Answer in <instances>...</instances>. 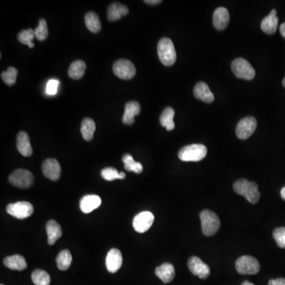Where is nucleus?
<instances>
[{"label":"nucleus","instance_id":"nucleus-9","mask_svg":"<svg viewBox=\"0 0 285 285\" xmlns=\"http://www.w3.org/2000/svg\"><path fill=\"white\" fill-rule=\"evenodd\" d=\"M6 211L17 219H23L29 217L33 214V207L29 202H16L14 204H8Z\"/></svg>","mask_w":285,"mask_h":285},{"label":"nucleus","instance_id":"nucleus-28","mask_svg":"<svg viewBox=\"0 0 285 285\" xmlns=\"http://www.w3.org/2000/svg\"><path fill=\"white\" fill-rule=\"evenodd\" d=\"M86 26L88 27L90 31L92 33H97L101 30V25L98 16L95 12H88L86 14L85 18Z\"/></svg>","mask_w":285,"mask_h":285},{"label":"nucleus","instance_id":"nucleus-1","mask_svg":"<svg viewBox=\"0 0 285 285\" xmlns=\"http://www.w3.org/2000/svg\"><path fill=\"white\" fill-rule=\"evenodd\" d=\"M234 190L236 193L244 196L251 204H256L260 199L261 193L258 185L247 179H240L234 183Z\"/></svg>","mask_w":285,"mask_h":285},{"label":"nucleus","instance_id":"nucleus-18","mask_svg":"<svg viewBox=\"0 0 285 285\" xmlns=\"http://www.w3.org/2000/svg\"><path fill=\"white\" fill-rule=\"evenodd\" d=\"M230 21L228 10L224 7H219L213 14V25L218 30H223L227 27Z\"/></svg>","mask_w":285,"mask_h":285},{"label":"nucleus","instance_id":"nucleus-44","mask_svg":"<svg viewBox=\"0 0 285 285\" xmlns=\"http://www.w3.org/2000/svg\"></svg>","mask_w":285,"mask_h":285},{"label":"nucleus","instance_id":"nucleus-12","mask_svg":"<svg viewBox=\"0 0 285 285\" xmlns=\"http://www.w3.org/2000/svg\"><path fill=\"white\" fill-rule=\"evenodd\" d=\"M189 269L193 275L200 279H207L210 275V268L198 257L192 256L188 262Z\"/></svg>","mask_w":285,"mask_h":285},{"label":"nucleus","instance_id":"nucleus-42","mask_svg":"<svg viewBox=\"0 0 285 285\" xmlns=\"http://www.w3.org/2000/svg\"><path fill=\"white\" fill-rule=\"evenodd\" d=\"M254 285V284L252 283H250V282H247V281H246V282H243V284H242V285Z\"/></svg>","mask_w":285,"mask_h":285},{"label":"nucleus","instance_id":"nucleus-24","mask_svg":"<svg viewBox=\"0 0 285 285\" xmlns=\"http://www.w3.org/2000/svg\"><path fill=\"white\" fill-rule=\"evenodd\" d=\"M3 264L10 270H18V271L24 270L25 268L27 267V263L25 262V258L18 254L6 257L4 259Z\"/></svg>","mask_w":285,"mask_h":285},{"label":"nucleus","instance_id":"nucleus-40","mask_svg":"<svg viewBox=\"0 0 285 285\" xmlns=\"http://www.w3.org/2000/svg\"><path fill=\"white\" fill-rule=\"evenodd\" d=\"M280 32L282 33V37L285 39V22L282 23L280 26Z\"/></svg>","mask_w":285,"mask_h":285},{"label":"nucleus","instance_id":"nucleus-16","mask_svg":"<svg viewBox=\"0 0 285 285\" xmlns=\"http://www.w3.org/2000/svg\"><path fill=\"white\" fill-rule=\"evenodd\" d=\"M140 112V103L135 101L127 103L124 108V116L122 117L123 123L127 125H132L135 121V116H137Z\"/></svg>","mask_w":285,"mask_h":285},{"label":"nucleus","instance_id":"nucleus-30","mask_svg":"<svg viewBox=\"0 0 285 285\" xmlns=\"http://www.w3.org/2000/svg\"><path fill=\"white\" fill-rule=\"evenodd\" d=\"M122 161L124 163V169L127 171H132L136 174H140L144 169L141 163L135 161L132 155L129 154L123 155Z\"/></svg>","mask_w":285,"mask_h":285},{"label":"nucleus","instance_id":"nucleus-37","mask_svg":"<svg viewBox=\"0 0 285 285\" xmlns=\"http://www.w3.org/2000/svg\"><path fill=\"white\" fill-rule=\"evenodd\" d=\"M59 85H60V82H59V80H54V79L49 80V81L47 83V95H56V94L57 93V90H58Z\"/></svg>","mask_w":285,"mask_h":285},{"label":"nucleus","instance_id":"nucleus-13","mask_svg":"<svg viewBox=\"0 0 285 285\" xmlns=\"http://www.w3.org/2000/svg\"><path fill=\"white\" fill-rule=\"evenodd\" d=\"M42 172L47 179L57 181L61 174V167L57 159H48L42 164Z\"/></svg>","mask_w":285,"mask_h":285},{"label":"nucleus","instance_id":"nucleus-26","mask_svg":"<svg viewBox=\"0 0 285 285\" xmlns=\"http://www.w3.org/2000/svg\"><path fill=\"white\" fill-rule=\"evenodd\" d=\"M87 65L83 60H78L71 64L68 69V76L73 80H80L84 76Z\"/></svg>","mask_w":285,"mask_h":285},{"label":"nucleus","instance_id":"nucleus-43","mask_svg":"<svg viewBox=\"0 0 285 285\" xmlns=\"http://www.w3.org/2000/svg\"><path fill=\"white\" fill-rule=\"evenodd\" d=\"M283 86H284V87H285V79H284V80H283Z\"/></svg>","mask_w":285,"mask_h":285},{"label":"nucleus","instance_id":"nucleus-6","mask_svg":"<svg viewBox=\"0 0 285 285\" xmlns=\"http://www.w3.org/2000/svg\"><path fill=\"white\" fill-rule=\"evenodd\" d=\"M231 70L237 78L242 80H251L255 77V70L245 59L237 58L233 60Z\"/></svg>","mask_w":285,"mask_h":285},{"label":"nucleus","instance_id":"nucleus-36","mask_svg":"<svg viewBox=\"0 0 285 285\" xmlns=\"http://www.w3.org/2000/svg\"><path fill=\"white\" fill-rule=\"evenodd\" d=\"M273 236L278 247L280 248L285 249V227L274 229Z\"/></svg>","mask_w":285,"mask_h":285},{"label":"nucleus","instance_id":"nucleus-21","mask_svg":"<svg viewBox=\"0 0 285 285\" xmlns=\"http://www.w3.org/2000/svg\"><path fill=\"white\" fill-rule=\"evenodd\" d=\"M128 14V8L120 2H113L109 5L107 18L109 21H115Z\"/></svg>","mask_w":285,"mask_h":285},{"label":"nucleus","instance_id":"nucleus-38","mask_svg":"<svg viewBox=\"0 0 285 285\" xmlns=\"http://www.w3.org/2000/svg\"><path fill=\"white\" fill-rule=\"evenodd\" d=\"M269 285H285V278H278L275 280H270Z\"/></svg>","mask_w":285,"mask_h":285},{"label":"nucleus","instance_id":"nucleus-7","mask_svg":"<svg viewBox=\"0 0 285 285\" xmlns=\"http://www.w3.org/2000/svg\"><path fill=\"white\" fill-rule=\"evenodd\" d=\"M113 70L114 74L120 80H131L136 73V68L130 60H120L115 61L113 65Z\"/></svg>","mask_w":285,"mask_h":285},{"label":"nucleus","instance_id":"nucleus-14","mask_svg":"<svg viewBox=\"0 0 285 285\" xmlns=\"http://www.w3.org/2000/svg\"><path fill=\"white\" fill-rule=\"evenodd\" d=\"M122 254L120 250L117 249H111L109 253L107 254L106 259H105V265H106L108 271L114 274L120 270L122 266Z\"/></svg>","mask_w":285,"mask_h":285},{"label":"nucleus","instance_id":"nucleus-4","mask_svg":"<svg viewBox=\"0 0 285 285\" xmlns=\"http://www.w3.org/2000/svg\"><path fill=\"white\" fill-rule=\"evenodd\" d=\"M202 232L205 236H212L216 234L220 227L218 215L210 210H203L200 213Z\"/></svg>","mask_w":285,"mask_h":285},{"label":"nucleus","instance_id":"nucleus-34","mask_svg":"<svg viewBox=\"0 0 285 285\" xmlns=\"http://www.w3.org/2000/svg\"><path fill=\"white\" fill-rule=\"evenodd\" d=\"M18 70L14 67H9L7 71L2 72L1 78L2 81L7 86H13L16 83L17 76H18Z\"/></svg>","mask_w":285,"mask_h":285},{"label":"nucleus","instance_id":"nucleus-5","mask_svg":"<svg viewBox=\"0 0 285 285\" xmlns=\"http://www.w3.org/2000/svg\"><path fill=\"white\" fill-rule=\"evenodd\" d=\"M235 268L239 274L243 275H254L260 271L261 266L256 258L247 255L237 259Z\"/></svg>","mask_w":285,"mask_h":285},{"label":"nucleus","instance_id":"nucleus-32","mask_svg":"<svg viewBox=\"0 0 285 285\" xmlns=\"http://www.w3.org/2000/svg\"><path fill=\"white\" fill-rule=\"evenodd\" d=\"M34 37H36L35 32L33 29H24L20 32L18 35L19 42L23 45H28L30 49H33L34 47V44L33 42Z\"/></svg>","mask_w":285,"mask_h":285},{"label":"nucleus","instance_id":"nucleus-15","mask_svg":"<svg viewBox=\"0 0 285 285\" xmlns=\"http://www.w3.org/2000/svg\"><path fill=\"white\" fill-rule=\"evenodd\" d=\"M101 200L97 195H87L82 198L80 202V209L84 213H90L101 205Z\"/></svg>","mask_w":285,"mask_h":285},{"label":"nucleus","instance_id":"nucleus-17","mask_svg":"<svg viewBox=\"0 0 285 285\" xmlns=\"http://www.w3.org/2000/svg\"><path fill=\"white\" fill-rule=\"evenodd\" d=\"M278 26V18L277 16V10L275 9L272 10L269 15L266 16L264 19L262 20L261 23V29L262 31L267 34H274L277 31Z\"/></svg>","mask_w":285,"mask_h":285},{"label":"nucleus","instance_id":"nucleus-39","mask_svg":"<svg viewBox=\"0 0 285 285\" xmlns=\"http://www.w3.org/2000/svg\"><path fill=\"white\" fill-rule=\"evenodd\" d=\"M144 2L150 4V5H156V4L161 3V0H145Z\"/></svg>","mask_w":285,"mask_h":285},{"label":"nucleus","instance_id":"nucleus-33","mask_svg":"<svg viewBox=\"0 0 285 285\" xmlns=\"http://www.w3.org/2000/svg\"><path fill=\"white\" fill-rule=\"evenodd\" d=\"M101 175L103 179L109 181V182L115 180V179H124L126 177L124 172L119 173L117 170L115 169L113 167L104 168L101 171Z\"/></svg>","mask_w":285,"mask_h":285},{"label":"nucleus","instance_id":"nucleus-35","mask_svg":"<svg viewBox=\"0 0 285 285\" xmlns=\"http://www.w3.org/2000/svg\"><path fill=\"white\" fill-rule=\"evenodd\" d=\"M35 32L36 38L38 41H45V39L49 36V29L47 26V22L45 19L39 20L38 26L34 29Z\"/></svg>","mask_w":285,"mask_h":285},{"label":"nucleus","instance_id":"nucleus-20","mask_svg":"<svg viewBox=\"0 0 285 285\" xmlns=\"http://www.w3.org/2000/svg\"><path fill=\"white\" fill-rule=\"evenodd\" d=\"M155 275L161 280L163 283L172 282L175 277V267L171 263H164L155 269Z\"/></svg>","mask_w":285,"mask_h":285},{"label":"nucleus","instance_id":"nucleus-19","mask_svg":"<svg viewBox=\"0 0 285 285\" xmlns=\"http://www.w3.org/2000/svg\"><path fill=\"white\" fill-rule=\"evenodd\" d=\"M194 96L199 100L204 101L206 103H211L214 101L215 97L212 92L210 91L208 86L203 83L200 82L198 83L193 90Z\"/></svg>","mask_w":285,"mask_h":285},{"label":"nucleus","instance_id":"nucleus-23","mask_svg":"<svg viewBox=\"0 0 285 285\" xmlns=\"http://www.w3.org/2000/svg\"><path fill=\"white\" fill-rule=\"evenodd\" d=\"M46 231L48 235V243L49 245H54L62 235V231L60 224L53 219H51L47 223Z\"/></svg>","mask_w":285,"mask_h":285},{"label":"nucleus","instance_id":"nucleus-11","mask_svg":"<svg viewBox=\"0 0 285 285\" xmlns=\"http://www.w3.org/2000/svg\"><path fill=\"white\" fill-rule=\"evenodd\" d=\"M155 220V216L151 211H142L134 217L132 225L138 233H144L148 231Z\"/></svg>","mask_w":285,"mask_h":285},{"label":"nucleus","instance_id":"nucleus-31","mask_svg":"<svg viewBox=\"0 0 285 285\" xmlns=\"http://www.w3.org/2000/svg\"><path fill=\"white\" fill-rule=\"evenodd\" d=\"M32 281L35 285H50V276L45 270H36L31 276Z\"/></svg>","mask_w":285,"mask_h":285},{"label":"nucleus","instance_id":"nucleus-41","mask_svg":"<svg viewBox=\"0 0 285 285\" xmlns=\"http://www.w3.org/2000/svg\"><path fill=\"white\" fill-rule=\"evenodd\" d=\"M281 196H282V199L285 200V187L282 188V191H281Z\"/></svg>","mask_w":285,"mask_h":285},{"label":"nucleus","instance_id":"nucleus-27","mask_svg":"<svg viewBox=\"0 0 285 285\" xmlns=\"http://www.w3.org/2000/svg\"><path fill=\"white\" fill-rule=\"evenodd\" d=\"M95 129H96V125L92 118L86 117L82 121L81 133L84 140L87 141H91L93 139Z\"/></svg>","mask_w":285,"mask_h":285},{"label":"nucleus","instance_id":"nucleus-2","mask_svg":"<svg viewBox=\"0 0 285 285\" xmlns=\"http://www.w3.org/2000/svg\"><path fill=\"white\" fill-rule=\"evenodd\" d=\"M158 55L163 65L169 67L175 64L177 59L176 51L171 39L163 37L159 41Z\"/></svg>","mask_w":285,"mask_h":285},{"label":"nucleus","instance_id":"nucleus-29","mask_svg":"<svg viewBox=\"0 0 285 285\" xmlns=\"http://www.w3.org/2000/svg\"><path fill=\"white\" fill-rule=\"evenodd\" d=\"M72 256L70 251L68 250H64L60 251L58 256L57 257V264L59 270L65 271L68 270L72 264Z\"/></svg>","mask_w":285,"mask_h":285},{"label":"nucleus","instance_id":"nucleus-8","mask_svg":"<svg viewBox=\"0 0 285 285\" xmlns=\"http://www.w3.org/2000/svg\"><path fill=\"white\" fill-rule=\"evenodd\" d=\"M9 182L14 187H18V188H29L33 185V175L30 171L27 170H16L9 176Z\"/></svg>","mask_w":285,"mask_h":285},{"label":"nucleus","instance_id":"nucleus-25","mask_svg":"<svg viewBox=\"0 0 285 285\" xmlns=\"http://www.w3.org/2000/svg\"><path fill=\"white\" fill-rule=\"evenodd\" d=\"M175 115V109L171 107H167L160 115V118H159L160 124L162 126L165 127L167 131H172L175 129V124L174 122Z\"/></svg>","mask_w":285,"mask_h":285},{"label":"nucleus","instance_id":"nucleus-22","mask_svg":"<svg viewBox=\"0 0 285 285\" xmlns=\"http://www.w3.org/2000/svg\"><path fill=\"white\" fill-rule=\"evenodd\" d=\"M17 148L18 152L25 157H29L33 154L29 136L25 132H20L17 136Z\"/></svg>","mask_w":285,"mask_h":285},{"label":"nucleus","instance_id":"nucleus-3","mask_svg":"<svg viewBox=\"0 0 285 285\" xmlns=\"http://www.w3.org/2000/svg\"><path fill=\"white\" fill-rule=\"evenodd\" d=\"M208 150L203 144H191L181 148L179 158L183 162H199L205 158Z\"/></svg>","mask_w":285,"mask_h":285},{"label":"nucleus","instance_id":"nucleus-10","mask_svg":"<svg viewBox=\"0 0 285 285\" xmlns=\"http://www.w3.org/2000/svg\"><path fill=\"white\" fill-rule=\"evenodd\" d=\"M257 125V120L253 116H247L242 119L237 124V136L240 140H247L256 130Z\"/></svg>","mask_w":285,"mask_h":285}]
</instances>
